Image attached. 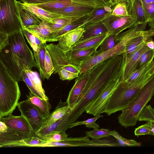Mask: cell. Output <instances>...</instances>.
Instances as JSON below:
<instances>
[{"mask_svg": "<svg viewBox=\"0 0 154 154\" xmlns=\"http://www.w3.org/2000/svg\"><path fill=\"white\" fill-rule=\"evenodd\" d=\"M151 66L130 87H123L121 83L116 88L109 98L102 113L108 116L116 112L122 111L137 96L145 84L154 75H150Z\"/></svg>", "mask_w": 154, "mask_h": 154, "instance_id": "cell-1", "label": "cell"}, {"mask_svg": "<svg viewBox=\"0 0 154 154\" xmlns=\"http://www.w3.org/2000/svg\"><path fill=\"white\" fill-rule=\"evenodd\" d=\"M146 31L140 25L134 24L128 30L119 34L116 37L118 43L112 48L103 53L94 54L82 62L80 65L82 73L109 59L122 55L125 52L126 45L131 40Z\"/></svg>", "mask_w": 154, "mask_h": 154, "instance_id": "cell-2", "label": "cell"}, {"mask_svg": "<svg viewBox=\"0 0 154 154\" xmlns=\"http://www.w3.org/2000/svg\"><path fill=\"white\" fill-rule=\"evenodd\" d=\"M154 95V75L141 88L136 97L122 110L119 122L125 128L135 125L140 114Z\"/></svg>", "mask_w": 154, "mask_h": 154, "instance_id": "cell-3", "label": "cell"}, {"mask_svg": "<svg viewBox=\"0 0 154 154\" xmlns=\"http://www.w3.org/2000/svg\"><path fill=\"white\" fill-rule=\"evenodd\" d=\"M18 82L0 64V119L12 114L20 96Z\"/></svg>", "mask_w": 154, "mask_h": 154, "instance_id": "cell-4", "label": "cell"}, {"mask_svg": "<svg viewBox=\"0 0 154 154\" xmlns=\"http://www.w3.org/2000/svg\"><path fill=\"white\" fill-rule=\"evenodd\" d=\"M0 32L9 35L22 30L17 1L0 0Z\"/></svg>", "mask_w": 154, "mask_h": 154, "instance_id": "cell-5", "label": "cell"}, {"mask_svg": "<svg viewBox=\"0 0 154 154\" xmlns=\"http://www.w3.org/2000/svg\"><path fill=\"white\" fill-rule=\"evenodd\" d=\"M124 63L122 60L120 69L117 76L112 80L94 100L86 109L88 114L96 116L102 113L111 96L123 81Z\"/></svg>", "mask_w": 154, "mask_h": 154, "instance_id": "cell-6", "label": "cell"}, {"mask_svg": "<svg viewBox=\"0 0 154 154\" xmlns=\"http://www.w3.org/2000/svg\"><path fill=\"white\" fill-rule=\"evenodd\" d=\"M9 45L5 47L26 61L29 67L38 68L34 55L27 45L24 34L20 30L8 36Z\"/></svg>", "mask_w": 154, "mask_h": 154, "instance_id": "cell-7", "label": "cell"}, {"mask_svg": "<svg viewBox=\"0 0 154 154\" xmlns=\"http://www.w3.org/2000/svg\"><path fill=\"white\" fill-rule=\"evenodd\" d=\"M0 64L18 82L23 81L22 72L29 67L25 60L5 47L0 51Z\"/></svg>", "mask_w": 154, "mask_h": 154, "instance_id": "cell-8", "label": "cell"}, {"mask_svg": "<svg viewBox=\"0 0 154 154\" xmlns=\"http://www.w3.org/2000/svg\"><path fill=\"white\" fill-rule=\"evenodd\" d=\"M17 107L21 115L29 123L33 132L36 133L40 131L45 119L37 108L27 100L18 102Z\"/></svg>", "mask_w": 154, "mask_h": 154, "instance_id": "cell-9", "label": "cell"}, {"mask_svg": "<svg viewBox=\"0 0 154 154\" xmlns=\"http://www.w3.org/2000/svg\"><path fill=\"white\" fill-rule=\"evenodd\" d=\"M97 6L94 2H79L72 1L71 4L62 9L51 13L60 17L78 19L90 13Z\"/></svg>", "mask_w": 154, "mask_h": 154, "instance_id": "cell-10", "label": "cell"}, {"mask_svg": "<svg viewBox=\"0 0 154 154\" xmlns=\"http://www.w3.org/2000/svg\"><path fill=\"white\" fill-rule=\"evenodd\" d=\"M102 22L109 34L117 35L124 30L134 25L136 20L134 14L127 16H118L110 14Z\"/></svg>", "mask_w": 154, "mask_h": 154, "instance_id": "cell-11", "label": "cell"}, {"mask_svg": "<svg viewBox=\"0 0 154 154\" xmlns=\"http://www.w3.org/2000/svg\"><path fill=\"white\" fill-rule=\"evenodd\" d=\"M45 48L51 57L54 68V73H58L59 70L68 65L69 62L66 52L63 51L58 44L51 43L45 45Z\"/></svg>", "mask_w": 154, "mask_h": 154, "instance_id": "cell-12", "label": "cell"}, {"mask_svg": "<svg viewBox=\"0 0 154 154\" xmlns=\"http://www.w3.org/2000/svg\"><path fill=\"white\" fill-rule=\"evenodd\" d=\"M8 127L21 132L32 134L34 133L26 118L22 115L16 116L11 114L1 119Z\"/></svg>", "mask_w": 154, "mask_h": 154, "instance_id": "cell-13", "label": "cell"}, {"mask_svg": "<svg viewBox=\"0 0 154 154\" xmlns=\"http://www.w3.org/2000/svg\"><path fill=\"white\" fill-rule=\"evenodd\" d=\"M90 69L76 78L75 83L69 91L66 101L71 109L77 103L78 100L84 90L87 82Z\"/></svg>", "mask_w": 154, "mask_h": 154, "instance_id": "cell-14", "label": "cell"}, {"mask_svg": "<svg viewBox=\"0 0 154 154\" xmlns=\"http://www.w3.org/2000/svg\"><path fill=\"white\" fill-rule=\"evenodd\" d=\"M149 49L145 43L130 56H127L124 53L122 54L124 63L123 81L136 69L137 63L140 57L144 52Z\"/></svg>", "mask_w": 154, "mask_h": 154, "instance_id": "cell-15", "label": "cell"}, {"mask_svg": "<svg viewBox=\"0 0 154 154\" xmlns=\"http://www.w3.org/2000/svg\"><path fill=\"white\" fill-rule=\"evenodd\" d=\"M99 47L97 46L88 48L70 50L66 52L68 60L70 63L80 66L82 62L94 54Z\"/></svg>", "mask_w": 154, "mask_h": 154, "instance_id": "cell-16", "label": "cell"}, {"mask_svg": "<svg viewBox=\"0 0 154 154\" xmlns=\"http://www.w3.org/2000/svg\"><path fill=\"white\" fill-rule=\"evenodd\" d=\"M85 31L83 27L72 30L63 35L58 44L59 46L66 52L73 45L80 40Z\"/></svg>", "mask_w": 154, "mask_h": 154, "instance_id": "cell-17", "label": "cell"}, {"mask_svg": "<svg viewBox=\"0 0 154 154\" xmlns=\"http://www.w3.org/2000/svg\"><path fill=\"white\" fill-rule=\"evenodd\" d=\"M17 4L35 14L42 21L50 22L53 18L60 16L55 13L47 11L35 5L24 3L17 1Z\"/></svg>", "mask_w": 154, "mask_h": 154, "instance_id": "cell-18", "label": "cell"}, {"mask_svg": "<svg viewBox=\"0 0 154 154\" xmlns=\"http://www.w3.org/2000/svg\"><path fill=\"white\" fill-rule=\"evenodd\" d=\"M33 134L21 132L8 127L5 131L0 132V147L2 148L7 143L25 139Z\"/></svg>", "mask_w": 154, "mask_h": 154, "instance_id": "cell-19", "label": "cell"}, {"mask_svg": "<svg viewBox=\"0 0 154 154\" xmlns=\"http://www.w3.org/2000/svg\"><path fill=\"white\" fill-rule=\"evenodd\" d=\"M85 16L72 22L59 30L52 32L48 36L46 42L59 41L60 38L66 33L82 27L85 23Z\"/></svg>", "mask_w": 154, "mask_h": 154, "instance_id": "cell-20", "label": "cell"}, {"mask_svg": "<svg viewBox=\"0 0 154 154\" xmlns=\"http://www.w3.org/2000/svg\"><path fill=\"white\" fill-rule=\"evenodd\" d=\"M70 109L67 101L63 102L60 100L55 109L45 119L41 129L48 127L57 122L62 118Z\"/></svg>", "mask_w": 154, "mask_h": 154, "instance_id": "cell-21", "label": "cell"}, {"mask_svg": "<svg viewBox=\"0 0 154 154\" xmlns=\"http://www.w3.org/2000/svg\"><path fill=\"white\" fill-rule=\"evenodd\" d=\"M83 27L85 30L80 40H83L108 32L102 21L85 24Z\"/></svg>", "mask_w": 154, "mask_h": 154, "instance_id": "cell-22", "label": "cell"}, {"mask_svg": "<svg viewBox=\"0 0 154 154\" xmlns=\"http://www.w3.org/2000/svg\"><path fill=\"white\" fill-rule=\"evenodd\" d=\"M109 34L108 32L85 39L79 40L72 46L70 50L86 49L100 46Z\"/></svg>", "mask_w": 154, "mask_h": 154, "instance_id": "cell-23", "label": "cell"}, {"mask_svg": "<svg viewBox=\"0 0 154 154\" xmlns=\"http://www.w3.org/2000/svg\"><path fill=\"white\" fill-rule=\"evenodd\" d=\"M27 97V100L37 108L44 119L49 115L51 106L48 100L41 98L31 92Z\"/></svg>", "mask_w": 154, "mask_h": 154, "instance_id": "cell-24", "label": "cell"}, {"mask_svg": "<svg viewBox=\"0 0 154 154\" xmlns=\"http://www.w3.org/2000/svg\"><path fill=\"white\" fill-rule=\"evenodd\" d=\"M34 133L29 137L20 140L7 143L4 145L3 147H14L17 146L40 147L42 144L46 143Z\"/></svg>", "mask_w": 154, "mask_h": 154, "instance_id": "cell-25", "label": "cell"}, {"mask_svg": "<svg viewBox=\"0 0 154 154\" xmlns=\"http://www.w3.org/2000/svg\"><path fill=\"white\" fill-rule=\"evenodd\" d=\"M18 5L23 28L38 25L41 23L42 20L35 14Z\"/></svg>", "mask_w": 154, "mask_h": 154, "instance_id": "cell-26", "label": "cell"}, {"mask_svg": "<svg viewBox=\"0 0 154 154\" xmlns=\"http://www.w3.org/2000/svg\"><path fill=\"white\" fill-rule=\"evenodd\" d=\"M57 73L63 80H71L82 74L80 66L70 63L60 69Z\"/></svg>", "mask_w": 154, "mask_h": 154, "instance_id": "cell-27", "label": "cell"}, {"mask_svg": "<svg viewBox=\"0 0 154 154\" xmlns=\"http://www.w3.org/2000/svg\"><path fill=\"white\" fill-rule=\"evenodd\" d=\"M24 28L44 43H46L48 36L52 32L47 22L44 21H42L38 25Z\"/></svg>", "mask_w": 154, "mask_h": 154, "instance_id": "cell-28", "label": "cell"}, {"mask_svg": "<svg viewBox=\"0 0 154 154\" xmlns=\"http://www.w3.org/2000/svg\"><path fill=\"white\" fill-rule=\"evenodd\" d=\"M111 13L106 10L104 6L97 7L91 12L85 16L84 24L102 21Z\"/></svg>", "mask_w": 154, "mask_h": 154, "instance_id": "cell-29", "label": "cell"}, {"mask_svg": "<svg viewBox=\"0 0 154 154\" xmlns=\"http://www.w3.org/2000/svg\"><path fill=\"white\" fill-rule=\"evenodd\" d=\"M136 20L134 24H147L149 20L141 0H135L133 5L132 14Z\"/></svg>", "mask_w": 154, "mask_h": 154, "instance_id": "cell-30", "label": "cell"}, {"mask_svg": "<svg viewBox=\"0 0 154 154\" xmlns=\"http://www.w3.org/2000/svg\"><path fill=\"white\" fill-rule=\"evenodd\" d=\"M72 2L71 0H53L46 3L35 5L47 11L51 12L69 6Z\"/></svg>", "mask_w": 154, "mask_h": 154, "instance_id": "cell-31", "label": "cell"}, {"mask_svg": "<svg viewBox=\"0 0 154 154\" xmlns=\"http://www.w3.org/2000/svg\"><path fill=\"white\" fill-rule=\"evenodd\" d=\"M152 61V60L132 72L126 79L122 82L121 83L122 86L126 88H129L131 87L151 66Z\"/></svg>", "mask_w": 154, "mask_h": 154, "instance_id": "cell-32", "label": "cell"}, {"mask_svg": "<svg viewBox=\"0 0 154 154\" xmlns=\"http://www.w3.org/2000/svg\"><path fill=\"white\" fill-rule=\"evenodd\" d=\"M77 19L67 17H57L53 18L51 22L47 23V24L51 32H53L62 28Z\"/></svg>", "mask_w": 154, "mask_h": 154, "instance_id": "cell-33", "label": "cell"}, {"mask_svg": "<svg viewBox=\"0 0 154 154\" xmlns=\"http://www.w3.org/2000/svg\"><path fill=\"white\" fill-rule=\"evenodd\" d=\"M22 31L33 49L34 53V55L38 69L39 70L40 69L39 58V47L36 43L35 37L33 34L24 28H23Z\"/></svg>", "mask_w": 154, "mask_h": 154, "instance_id": "cell-34", "label": "cell"}, {"mask_svg": "<svg viewBox=\"0 0 154 154\" xmlns=\"http://www.w3.org/2000/svg\"><path fill=\"white\" fill-rule=\"evenodd\" d=\"M116 36L113 34H109L102 42L99 46V49L94 54L103 53L114 47L118 43L116 39Z\"/></svg>", "mask_w": 154, "mask_h": 154, "instance_id": "cell-35", "label": "cell"}, {"mask_svg": "<svg viewBox=\"0 0 154 154\" xmlns=\"http://www.w3.org/2000/svg\"><path fill=\"white\" fill-rule=\"evenodd\" d=\"M24 70L34 85L42 94L46 95L38 73L37 72L32 71L31 69L27 66Z\"/></svg>", "mask_w": 154, "mask_h": 154, "instance_id": "cell-36", "label": "cell"}, {"mask_svg": "<svg viewBox=\"0 0 154 154\" xmlns=\"http://www.w3.org/2000/svg\"><path fill=\"white\" fill-rule=\"evenodd\" d=\"M22 73L23 81L25 82L30 92L41 98L46 100H49L48 98L46 95L42 94L34 85L24 70L23 71Z\"/></svg>", "mask_w": 154, "mask_h": 154, "instance_id": "cell-37", "label": "cell"}, {"mask_svg": "<svg viewBox=\"0 0 154 154\" xmlns=\"http://www.w3.org/2000/svg\"><path fill=\"white\" fill-rule=\"evenodd\" d=\"M44 67V79H46L48 80L49 79L51 74L54 72L55 69L50 54L46 49Z\"/></svg>", "mask_w": 154, "mask_h": 154, "instance_id": "cell-38", "label": "cell"}, {"mask_svg": "<svg viewBox=\"0 0 154 154\" xmlns=\"http://www.w3.org/2000/svg\"><path fill=\"white\" fill-rule=\"evenodd\" d=\"M39 137L45 141L51 142L64 141L69 138L66 132L64 131L55 132Z\"/></svg>", "mask_w": 154, "mask_h": 154, "instance_id": "cell-39", "label": "cell"}, {"mask_svg": "<svg viewBox=\"0 0 154 154\" xmlns=\"http://www.w3.org/2000/svg\"><path fill=\"white\" fill-rule=\"evenodd\" d=\"M138 121L154 123V109L150 105H146L140 114Z\"/></svg>", "mask_w": 154, "mask_h": 154, "instance_id": "cell-40", "label": "cell"}, {"mask_svg": "<svg viewBox=\"0 0 154 154\" xmlns=\"http://www.w3.org/2000/svg\"><path fill=\"white\" fill-rule=\"evenodd\" d=\"M103 117L102 115L98 114L95 116L94 117L88 119L86 120L76 122L70 125L69 128L78 125H85L86 127L88 128H92L94 129H98L100 126L95 122L98 119Z\"/></svg>", "mask_w": 154, "mask_h": 154, "instance_id": "cell-41", "label": "cell"}, {"mask_svg": "<svg viewBox=\"0 0 154 154\" xmlns=\"http://www.w3.org/2000/svg\"><path fill=\"white\" fill-rule=\"evenodd\" d=\"M112 131L105 129H94L92 131H86L85 134L89 137L94 140L101 138L111 136Z\"/></svg>", "mask_w": 154, "mask_h": 154, "instance_id": "cell-42", "label": "cell"}, {"mask_svg": "<svg viewBox=\"0 0 154 154\" xmlns=\"http://www.w3.org/2000/svg\"><path fill=\"white\" fill-rule=\"evenodd\" d=\"M111 136H113L117 140L120 146H138L141 145V143L134 140H128L124 138L115 130L112 131Z\"/></svg>", "mask_w": 154, "mask_h": 154, "instance_id": "cell-43", "label": "cell"}, {"mask_svg": "<svg viewBox=\"0 0 154 154\" xmlns=\"http://www.w3.org/2000/svg\"><path fill=\"white\" fill-rule=\"evenodd\" d=\"M115 5L112 8L111 14L118 16H127L130 15L125 3L119 2Z\"/></svg>", "mask_w": 154, "mask_h": 154, "instance_id": "cell-44", "label": "cell"}, {"mask_svg": "<svg viewBox=\"0 0 154 154\" xmlns=\"http://www.w3.org/2000/svg\"><path fill=\"white\" fill-rule=\"evenodd\" d=\"M154 56V50L148 49L144 52L140 57L137 65V69L152 60Z\"/></svg>", "mask_w": 154, "mask_h": 154, "instance_id": "cell-45", "label": "cell"}, {"mask_svg": "<svg viewBox=\"0 0 154 154\" xmlns=\"http://www.w3.org/2000/svg\"><path fill=\"white\" fill-rule=\"evenodd\" d=\"M46 43L42 42L39 46V63L40 69L39 70L41 77L44 80V60L46 51L45 45Z\"/></svg>", "mask_w": 154, "mask_h": 154, "instance_id": "cell-46", "label": "cell"}, {"mask_svg": "<svg viewBox=\"0 0 154 154\" xmlns=\"http://www.w3.org/2000/svg\"><path fill=\"white\" fill-rule=\"evenodd\" d=\"M135 136H139L151 134V128L149 122L135 128L134 131Z\"/></svg>", "mask_w": 154, "mask_h": 154, "instance_id": "cell-47", "label": "cell"}, {"mask_svg": "<svg viewBox=\"0 0 154 154\" xmlns=\"http://www.w3.org/2000/svg\"><path fill=\"white\" fill-rule=\"evenodd\" d=\"M143 5L149 22L154 20V3Z\"/></svg>", "mask_w": 154, "mask_h": 154, "instance_id": "cell-48", "label": "cell"}, {"mask_svg": "<svg viewBox=\"0 0 154 154\" xmlns=\"http://www.w3.org/2000/svg\"><path fill=\"white\" fill-rule=\"evenodd\" d=\"M9 35L0 32V51L9 45Z\"/></svg>", "mask_w": 154, "mask_h": 154, "instance_id": "cell-49", "label": "cell"}, {"mask_svg": "<svg viewBox=\"0 0 154 154\" xmlns=\"http://www.w3.org/2000/svg\"><path fill=\"white\" fill-rule=\"evenodd\" d=\"M98 7L105 5L113 6L111 0H91Z\"/></svg>", "mask_w": 154, "mask_h": 154, "instance_id": "cell-50", "label": "cell"}, {"mask_svg": "<svg viewBox=\"0 0 154 154\" xmlns=\"http://www.w3.org/2000/svg\"><path fill=\"white\" fill-rule=\"evenodd\" d=\"M23 3L36 5L46 3L53 0H20Z\"/></svg>", "mask_w": 154, "mask_h": 154, "instance_id": "cell-51", "label": "cell"}, {"mask_svg": "<svg viewBox=\"0 0 154 154\" xmlns=\"http://www.w3.org/2000/svg\"><path fill=\"white\" fill-rule=\"evenodd\" d=\"M145 44L149 49L154 50V41L152 40V37L146 42Z\"/></svg>", "mask_w": 154, "mask_h": 154, "instance_id": "cell-52", "label": "cell"}, {"mask_svg": "<svg viewBox=\"0 0 154 154\" xmlns=\"http://www.w3.org/2000/svg\"><path fill=\"white\" fill-rule=\"evenodd\" d=\"M143 5H147L154 3V0H141Z\"/></svg>", "mask_w": 154, "mask_h": 154, "instance_id": "cell-53", "label": "cell"}, {"mask_svg": "<svg viewBox=\"0 0 154 154\" xmlns=\"http://www.w3.org/2000/svg\"><path fill=\"white\" fill-rule=\"evenodd\" d=\"M151 65L152 67L149 73L150 75H152L154 74V56L152 61Z\"/></svg>", "mask_w": 154, "mask_h": 154, "instance_id": "cell-54", "label": "cell"}, {"mask_svg": "<svg viewBox=\"0 0 154 154\" xmlns=\"http://www.w3.org/2000/svg\"><path fill=\"white\" fill-rule=\"evenodd\" d=\"M151 128V134L154 136V123L149 122Z\"/></svg>", "mask_w": 154, "mask_h": 154, "instance_id": "cell-55", "label": "cell"}, {"mask_svg": "<svg viewBox=\"0 0 154 154\" xmlns=\"http://www.w3.org/2000/svg\"><path fill=\"white\" fill-rule=\"evenodd\" d=\"M72 1L79 2H93L91 0H71Z\"/></svg>", "mask_w": 154, "mask_h": 154, "instance_id": "cell-56", "label": "cell"}, {"mask_svg": "<svg viewBox=\"0 0 154 154\" xmlns=\"http://www.w3.org/2000/svg\"><path fill=\"white\" fill-rule=\"evenodd\" d=\"M113 6L115 5L117 3V0H111Z\"/></svg>", "mask_w": 154, "mask_h": 154, "instance_id": "cell-57", "label": "cell"}, {"mask_svg": "<svg viewBox=\"0 0 154 154\" xmlns=\"http://www.w3.org/2000/svg\"><path fill=\"white\" fill-rule=\"evenodd\" d=\"M148 23L151 28L154 29V23H151L150 22H148Z\"/></svg>", "mask_w": 154, "mask_h": 154, "instance_id": "cell-58", "label": "cell"}, {"mask_svg": "<svg viewBox=\"0 0 154 154\" xmlns=\"http://www.w3.org/2000/svg\"><path fill=\"white\" fill-rule=\"evenodd\" d=\"M135 0H129V3L131 6H133Z\"/></svg>", "mask_w": 154, "mask_h": 154, "instance_id": "cell-59", "label": "cell"}, {"mask_svg": "<svg viewBox=\"0 0 154 154\" xmlns=\"http://www.w3.org/2000/svg\"><path fill=\"white\" fill-rule=\"evenodd\" d=\"M148 22H150V23H154V20L149 21Z\"/></svg>", "mask_w": 154, "mask_h": 154, "instance_id": "cell-60", "label": "cell"}, {"mask_svg": "<svg viewBox=\"0 0 154 154\" xmlns=\"http://www.w3.org/2000/svg\"></svg>", "mask_w": 154, "mask_h": 154, "instance_id": "cell-61", "label": "cell"}]
</instances>
